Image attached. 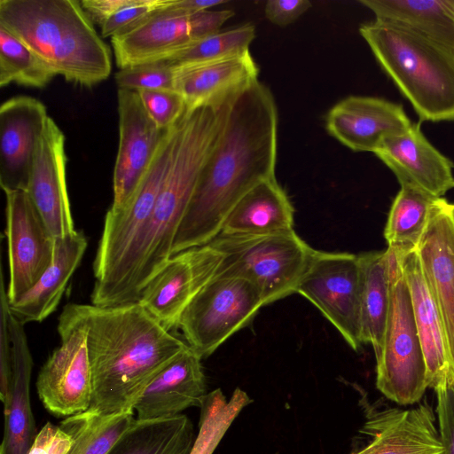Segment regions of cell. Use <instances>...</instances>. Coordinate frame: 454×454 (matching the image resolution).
<instances>
[{
  "mask_svg": "<svg viewBox=\"0 0 454 454\" xmlns=\"http://www.w3.org/2000/svg\"><path fill=\"white\" fill-rule=\"evenodd\" d=\"M278 122L274 97L259 80L230 103L220 137L177 229L172 256L208 244L247 192L276 178Z\"/></svg>",
  "mask_w": 454,
  "mask_h": 454,
  "instance_id": "1",
  "label": "cell"
},
{
  "mask_svg": "<svg viewBox=\"0 0 454 454\" xmlns=\"http://www.w3.org/2000/svg\"><path fill=\"white\" fill-rule=\"evenodd\" d=\"M73 307L87 334L92 381L89 410L99 414L133 411L148 385L188 346L139 302Z\"/></svg>",
  "mask_w": 454,
  "mask_h": 454,
  "instance_id": "2",
  "label": "cell"
},
{
  "mask_svg": "<svg viewBox=\"0 0 454 454\" xmlns=\"http://www.w3.org/2000/svg\"><path fill=\"white\" fill-rule=\"evenodd\" d=\"M223 124V115L209 107L179 121L176 154L152 215L101 307L137 302L146 284L171 258L177 229Z\"/></svg>",
  "mask_w": 454,
  "mask_h": 454,
  "instance_id": "3",
  "label": "cell"
},
{
  "mask_svg": "<svg viewBox=\"0 0 454 454\" xmlns=\"http://www.w3.org/2000/svg\"><path fill=\"white\" fill-rule=\"evenodd\" d=\"M0 26L67 82L92 88L111 74L110 49L81 1L0 0Z\"/></svg>",
  "mask_w": 454,
  "mask_h": 454,
  "instance_id": "4",
  "label": "cell"
},
{
  "mask_svg": "<svg viewBox=\"0 0 454 454\" xmlns=\"http://www.w3.org/2000/svg\"><path fill=\"white\" fill-rule=\"evenodd\" d=\"M359 33L419 121H454V51L397 25L374 20Z\"/></svg>",
  "mask_w": 454,
  "mask_h": 454,
  "instance_id": "5",
  "label": "cell"
},
{
  "mask_svg": "<svg viewBox=\"0 0 454 454\" xmlns=\"http://www.w3.org/2000/svg\"><path fill=\"white\" fill-rule=\"evenodd\" d=\"M208 244L222 254L215 277L251 282L264 305L296 293L313 252L294 231L262 235L219 233Z\"/></svg>",
  "mask_w": 454,
  "mask_h": 454,
  "instance_id": "6",
  "label": "cell"
},
{
  "mask_svg": "<svg viewBox=\"0 0 454 454\" xmlns=\"http://www.w3.org/2000/svg\"><path fill=\"white\" fill-rule=\"evenodd\" d=\"M390 307L381 351L376 357V386L402 405L425 394L427 372L411 295L396 252L387 247Z\"/></svg>",
  "mask_w": 454,
  "mask_h": 454,
  "instance_id": "7",
  "label": "cell"
},
{
  "mask_svg": "<svg viewBox=\"0 0 454 454\" xmlns=\"http://www.w3.org/2000/svg\"><path fill=\"white\" fill-rule=\"evenodd\" d=\"M179 138V121L169 129L135 193L121 209H108L93 262L91 304L101 306L134 243L146 225L172 165Z\"/></svg>",
  "mask_w": 454,
  "mask_h": 454,
  "instance_id": "8",
  "label": "cell"
},
{
  "mask_svg": "<svg viewBox=\"0 0 454 454\" xmlns=\"http://www.w3.org/2000/svg\"><path fill=\"white\" fill-rule=\"evenodd\" d=\"M263 305L259 290L251 282L235 277H215L191 301L177 328L187 345L206 358L232 334L247 327Z\"/></svg>",
  "mask_w": 454,
  "mask_h": 454,
  "instance_id": "9",
  "label": "cell"
},
{
  "mask_svg": "<svg viewBox=\"0 0 454 454\" xmlns=\"http://www.w3.org/2000/svg\"><path fill=\"white\" fill-rule=\"evenodd\" d=\"M57 330L60 344L41 367L36 390L49 412L69 417L89 410L92 395L87 334L73 303L64 308Z\"/></svg>",
  "mask_w": 454,
  "mask_h": 454,
  "instance_id": "10",
  "label": "cell"
},
{
  "mask_svg": "<svg viewBox=\"0 0 454 454\" xmlns=\"http://www.w3.org/2000/svg\"><path fill=\"white\" fill-rule=\"evenodd\" d=\"M296 293L314 304L355 351L360 349L361 270L349 253L314 250Z\"/></svg>",
  "mask_w": 454,
  "mask_h": 454,
  "instance_id": "11",
  "label": "cell"
},
{
  "mask_svg": "<svg viewBox=\"0 0 454 454\" xmlns=\"http://www.w3.org/2000/svg\"><path fill=\"white\" fill-rule=\"evenodd\" d=\"M233 15L231 10L183 15L166 7L132 30L111 38L116 66L121 69L166 62L192 43L219 32Z\"/></svg>",
  "mask_w": 454,
  "mask_h": 454,
  "instance_id": "12",
  "label": "cell"
},
{
  "mask_svg": "<svg viewBox=\"0 0 454 454\" xmlns=\"http://www.w3.org/2000/svg\"><path fill=\"white\" fill-rule=\"evenodd\" d=\"M5 237L8 247L7 298L17 302L51 265L55 238L25 190L5 191Z\"/></svg>",
  "mask_w": 454,
  "mask_h": 454,
  "instance_id": "13",
  "label": "cell"
},
{
  "mask_svg": "<svg viewBox=\"0 0 454 454\" xmlns=\"http://www.w3.org/2000/svg\"><path fill=\"white\" fill-rule=\"evenodd\" d=\"M221 261L209 244L176 254L146 284L137 302L171 332L196 294L215 277Z\"/></svg>",
  "mask_w": 454,
  "mask_h": 454,
  "instance_id": "14",
  "label": "cell"
},
{
  "mask_svg": "<svg viewBox=\"0 0 454 454\" xmlns=\"http://www.w3.org/2000/svg\"><path fill=\"white\" fill-rule=\"evenodd\" d=\"M119 143L113 176V202L122 208L148 170L168 130L146 113L137 90L118 89Z\"/></svg>",
  "mask_w": 454,
  "mask_h": 454,
  "instance_id": "15",
  "label": "cell"
},
{
  "mask_svg": "<svg viewBox=\"0 0 454 454\" xmlns=\"http://www.w3.org/2000/svg\"><path fill=\"white\" fill-rule=\"evenodd\" d=\"M66 137L49 116L38 140L27 192L55 239L76 231L67 185Z\"/></svg>",
  "mask_w": 454,
  "mask_h": 454,
  "instance_id": "16",
  "label": "cell"
},
{
  "mask_svg": "<svg viewBox=\"0 0 454 454\" xmlns=\"http://www.w3.org/2000/svg\"><path fill=\"white\" fill-rule=\"evenodd\" d=\"M373 153L394 173L401 187L434 198L454 188L453 162L427 139L419 123L383 138Z\"/></svg>",
  "mask_w": 454,
  "mask_h": 454,
  "instance_id": "17",
  "label": "cell"
},
{
  "mask_svg": "<svg viewBox=\"0 0 454 454\" xmlns=\"http://www.w3.org/2000/svg\"><path fill=\"white\" fill-rule=\"evenodd\" d=\"M49 118L46 106L16 96L0 107V184L4 192L27 190L36 145Z\"/></svg>",
  "mask_w": 454,
  "mask_h": 454,
  "instance_id": "18",
  "label": "cell"
},
{
  "mask_svg": "<svg viewBox=\"0 0 454 454\" xmlns=\"http://www.w3.org/2000/svg\"><path fill=\"white\" fill-rule=\"evenodd\" d=\"M411 125L402 105L370 96H348L325 118L328 133L354 152L373 153L383 138Z\"/></svg>",
  "mask_w": 454,
  "mask_h": 454,
  "instance_id": "19",
  "label": "cell"
},
{
  "mask_svg": "<svg viewBox=\"0 0 454 454\" xmlns=\"http://www.w3.org/2000/svg\"><path fill=\"white\" fill-rule=\"evenodd\" d=\"M434 421L427 401L407 410H369L362 432L371 439L350 454H445Z\"/></svg>",
  "mask_w": 454,
  "mask_h": 454,
  "instance_id": "20",
  "label": "cell"
},
{
  "mask_svg": "<svg viewBox=\"0 0 454 454\" xmlns=\"http://www.w3.org/2000/svg\"><path fill=\"white\" fill-rule=\"evenodd\" d=\"M175 90L185 113L200 107L220 109L258 81L259 68L250 51L221 60L173 65Z\"/></svg>",
  "mask_w": 454,
  "mask_h": 454,
  "instance_id": "21",
  "label": "cell"
},
{
  "mask_svg": "<svg viewBox=\"0 0 454 454\" xmlns=\"http://www.w3.org/2000/svg\"><path fill=\"white\" fill-rule=\"evenodd\" d=\"M443 198L435 200L416 249L440 311L454 367V223Z\"/></svg>",
  "mask_w": 454,
  "mask_h": 454,
  "instance_id": "22",
  "label": "cell"
},
{
  "mask_svg": "<svg viewBox=\"0 0 454 454\" xmlns=\"http://www.w3.org/2000/svg\"><path fill=\"white\" fill-rule=\"evenodd\" d=\"M201 357L189 346L148 385L136 402V419H168L187 408L200 406L206 397Z\"/></svg>",
  "mask_w": 454,
  "mask_h": 454,
  "instance_id": "23",
  "label": "cell"
},
{
  "mask_svg": "<svg viewBox=\"0 0 454 454\" xmlns=\"http://www.w3.org/2000/svg\"><path fill=\"white\" fill-rule=\"evenodd\" d=\"M395 252L411 295L428 387L434 388L454 372L444 325L417 251Z\"/></svg>",
  "mask_w": 454,
  "mask_h": 454,
  "instance_id": "24",
  "label": "cell"
},
{
  "mask_svg": "<svg viewBox=\"0 0 454 454\" xmlns=\"http://www.w3.org/2000/svg\"><path fill=\"white\" fill-rule=\"evenodd\" d=\"M12 381L4 403V428L0 454H27L37 434L30 403L33 358L24 325L9 312Z\"/></svg>",
  "mask_w": 454,
  "mask_h": 454,
  "instance_id": "25",
  "label": "cell"
},
{
  "mask_svg": "<svg viewBox=\"0 0 454 454\" xmlns=\"http://www.w3.org/2000/svg\"><path fill=\"white\" fill-rule=\"evenodd\" d=\"M87 245V238L81 231L55 239L51 265L27 293L17 302L10 304V311L17 320L23 325L40 323L56 310Z\"/></svg>",
  "mask_w": 454,
  "mask_h": 454,
  "instance_id": "26",
  "label": "cell"
},
{
  "mask_svg": "<svg viewBox=\"0 0 454 454\" xmlns=\"http://www.w3.org/2000/svg\"><path fill=\"white\" fill-rule=\"evenodd\" d=\"M294 209L276 178L247 192L225 218L220 233L262 235L294 231Z\"/></svg>",
  "mask_w": 454,
  "mask_h": 454,
  "instance_id": "27",
  "label": "cell"
},
{
  "mask_svg": "<svg viewBox=\"0 0 454 454\" xmlns=\"http://www.w3.org/2000/svg\"><path fill=\"white\" fill-rule=\"evenodd\" d=\"M375 20L400 26L454 51V0H359Z\"/></svg>",
  "mask_w": 454,
  "mask_h": 454,
  "instance_id": "28",
  "label": "cell"
},
{
  "mask_svg": "<svg viewBox=\"0 0 454 454\" xmlns=\"http://www.w3.org/2000/svg\"><path fill=\"white\" fill-rule=\"evenodd\" d=\"M361 270L360 322L363 343L380 355L389 313L390 283L387 249L358 254Z\"/></svg>",
  "mask_w": 454,
  "mask_h": 454,
  "instance_id": "29",
  "label": "cell"
},
{
  "mask_svg": "<svg viewBox=\"0 0 454 454\" xmlns=\"http://www.w3.org/2000/svg\"><path fill=\"white\" fill-rule=\"evenodd\" d=\"M193 425L184 414L153 420L134 419L107 454H190Z\"/></svg>",
  "mask_w": 454,
  "mask_h": 454,
  "instance_id": "30",
  "label": "cell"
},
{
  "mask_svg": "<svg viewBox=\"0 0 454 454\" xmlns=\"http://www.w3.org/2000/svg\"><path fill=\"white\" fill-rule=\"evenodd\" d=\"M437 199L413 188L401 187L384 230L387 247L401 253L416 250Z\"/></svg>",
  "mask_w": 454,
  "mask_h": 454,
  "instance_id": "31",
  "label": "cell"
},
{
  "mask_svg": "<svg viewBox=\"0 0 454 454\" xmlns=\"http://www.w3.org/2000/svg\"><path fill=\"white\" fill-rule=\"evenodd\" d=\"M134 419L133 411L103 415L90 410L67 417L59 425L73 440L66 454H107Z\"/></svg>",
  "mask_w": 454,
  "mask_h": 454,
  "instance_id": "32",
  "label": "cell"
},
{
  "mask_svg": "<svg viewBox=\"0 0 454 454\" xmlns=\"http://www.w3.org/2000/svg\"><path fill=\"white\" fill-rule=\"evenodd\" d=\"M56 74L21 40L0 26V86L45 87Z\"/></svg>",
  "mask_w": 454,
  "mask_h": 454,
  "instance_id": "33",
  "label": "cell"
},
{
  "mask_svg": "<svg viewBox=\"0 0 454 454\" xmlns=\"http://www.w3.org/2000/svg\"><path fill=\"white\" fill-rule=\"evenodd\" d=\"M255 37V28L246 24L201 38L185 47L169 60L170 65L210 62L249 52Z\"/></svg>",
  "mask_w": 454,
  "mask_h": 454,
  "instance_id": "34",
  "label": "cell"
},
{
  "mask_svg": "<svg viewBox=\"0 0 454 454\" xmlns=\"http://www.w3.org/2000/svg\"><path fill=\"white\" fill-rule=\"evenodd\" d=\"M114 79L118 89L175 90L174 66L165 61L121 68Z\"/></svg>",
  "mask_w": 454,
  "mask_h": 454,
  "instance_id": "35",
  "label": "cell"
},
{
  "mask_svg": "<svg viewBox=\"0 0 454 454\" xmlns=\"http://www.w3.org/2000/svg\"><path fill=\"white\" fill-rule=\"evenodd\" d=\"M141 102L153 122L163 130L176 125L185 113V102L176 90H137Z\"/></svg>",
  "mask_w": 454,
  "mask_h": 454,
  "instance_id": "36",
  "label": "cell"
},
{
  "mask_svg": "<svg viewBox=\"0 0 454 454\" xmlns=\"http://www.w3.org/2000/svg\"><path fill=\"white\" fill-rule=\"evenodd\" d=\"M169 0H131L101 26V36L112 37L125 34L151 15L167 7Z\"/></svg>",
  "mask_w": 454,
  "mask_h": 454,
  "instance_id": "37",
  "label": "cell"
},
{
  "mask_svg": "<svg viewBox=\"0 0 454 454\" xmlns=\"http://www.w3.org/2000/svg\"><path fill=\"white\" fill-rule=\"evenodd\" d=\"M0 276V397L5 403L12 381V346L8 322L10 303L2 267Z\"/></svg>",
  "mask_w": 454,
  "mask_h": 454,
  "instance_id": "38",
  "label": "cell"
},
{
  "mask_svg": "<svg viewBox=\"0 0 454 454\" xmlns=\"http://www.w3.org/2000/svg\"><path fill=\"white\" fill-rule=\"evenodd\" d=\"M434 390L441 441L445 454H454V372Z\"/></svg>",
  "mask_w": 454,
  "mask_h": 454,
  "instance_id": "39",
  "label": "cell"
},
{
  "mask_svg": "<svg viewBox=\"0 0 454 454\" xmlns=\"http://www.w3.org/2000/svg\"><path fill=\"white\" fill-rule=\"evenodd\" d=\"M73 443L71 436L48 421L37 433L27 454H66Z\"/></svg>",
  "mask_w": 454,
  "mask_h": 454,
  "instance_id": "40",
  "label": "cell"
},
{
  "mask_svg": "<svg viewBox=\"0 0 454 454\" xmlns=\"http://www.w3.org/2000/svg\"><path fill=\"white\" fill-rule=\"evenodd\" d=\"M311 7L308 0H269L264 14L274 25L286 27L294 22Z\"/></svg>",
  "mask_w": 454,
  "mask_h": 454,
  "instance_id": "41",
  "label": "cell"
},
{
  "mask_svg": "<svg viewBox=\"0 0 454 454\" xmlns=\"http://www.w3.org/2000/svg\"><path fill=\"white\" fill-rule=\"evenodd\" d=\"M131 0H82L81 4L93 23L101 26Z\"/></svg>",
  "mask_w": 454,
  "mask_h": 454,
  "instance_id": "42",
  "label": "cell"
},
{
  "mask_svg": "<svg viewBox=\"0 0 454 454\" xmlns=\"http://www.w3.org/2000/svg\"><path fill=\"white\" fill-rule=\"evenodd\" d=\"M224 0H169L167 8L183 15H193L223 4Z\"/></svg>",
  "mask_w": 454,
  "mask_h": 454,
  "instance_id": "43",
  "label": "cell"
},
{
  "mask_svg": "<svg viewBox=\"0 0 454 454\" xmlns=\"http://www.w3.org/2000/svg\"><path fill=\"white\" fill-rule=\"evenodd\" d=\"M448 210L450 216L454 223V203H448Z\"/></svg>",
  "mask_w": 454,
  "mask_h": 454,
  "instance_id": "44",
  "label": "cell"
}]
</instances>
